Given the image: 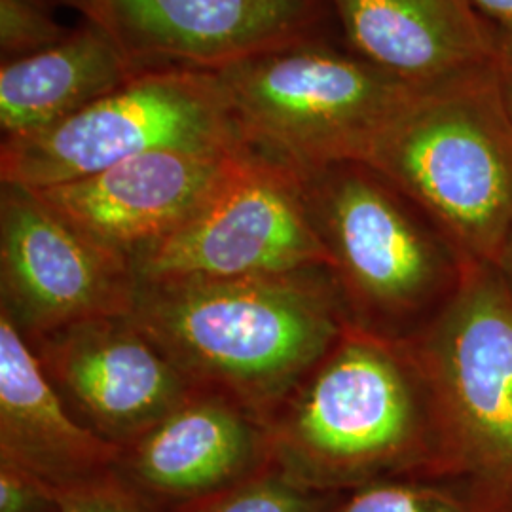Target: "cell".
I'll return each mask as SVG.
<instances>
[{"label":"cell","instance_id":"1","mask_svg":"<svg viewBox=\"0 0 512 512\" xmlns=\"http://www.w3.org/2000/svg\"><path fill=\"white\" fill-rule=\"evenodd\" d=\"M129 317L190 384L266 423L353 321L329 268L137 281Z\"/></svg>","mask_w":512,"mask_h":512},{"label":"cell","instance_id":"2","mask_svg":"<svg viewBox=\"0 0 512 512\" xmlns=\"http://www.w3.org/2000/svg\"><path fill=\"white\" fill-rule=\"evenodd\" d=\"M272 469L323 494L431 475L435 431L404 338L351 321L268 420Z\"/></svg>","mask_w":512,"mask_h":512},{"label":"cell","instance_id":"3","mask_svg":"<svg viewBox=\"0 0 512 512\" xmlns=\"http://www.w3.org/2000/svg\"><path fill=\"white\" fill-rule=\"evenodd\" d=\"M363 164L433 222L459 262L497 264L512 224V116L494 63L418 88Z\"/></svg>","mask_w":512,"mask_h":512},{"label":"cell","instance_id":"4","mask_svg":"<svg viewBox=\"0 0 512 512\" xmlns=\"http://www.w3.org/2000/svg\"><path fill=\"white\" fill-rule=\"evenodd\" d=\"M220 90L245 147L308 173L365 162L378 137L421 86L325 37L296 40L219 71Z\"/></svg>","mask_w":512,"mask_h":512},{"label":"cell","instance_id":"5","mask_svg":"<svg viewBox=\"0 0 512 512\" xmlns=\"http://www.w3.org/2000/svg\"><path fill=\"white\" fill-rule=\"evenodd\" d=\"M404 340L431 408V475L512 495V296L495 266L461 262L452 291Z\"/></svg>","mask_w":512,"mask_h":512},{"label":"cell","instance_id":"6","mask_svg":"<svg viewBox=\"0 0 512 512\" xmlns=\"http://www.w3.org/2000/svg\"><path fill=\"white\" fill-rule=\"evenodd\" d=\"M300 177L311 222L329 251L330 274L353 321L393 336L391 327L452 291L458 255L376 169L342 162Z\"/></svg>","mask_w":512,"mask_h":512},{"label":"cell","instance_id":"7","mask_svg":"<svg viewBox=\"0 0 512 512\" xmlns=\"http://www.w3.org/2000/svg\"><path fill=\"white\" fill-rule=\"evenodd\" d=\"M156 148H247L215 73L145 69L55 126L2 139L0 181L33 190L73 183Z\"/></svg>","mask_w":512,"mask_h":512},{"label":"cell","instance_id":"8","mask_svg":"<svg viewBox=\"0 0 512 512\" xmlns=\"http://www.w3.org/2000/svg\"><path fill=\"white\" fill-rule=\"evenodd\" d=\"M137 281L258 277L329 268L302 177L251 154L219 194L177 232L135 256Z\"/></svg>","mask_w":512,"mask_h":512},{"label":"cell","instance_id":"9","mask_svg":"<svg viewBox=\"0 0 512 512\" xmlns=\"http://www.w3.org/2000/svg\"><path fill=\"white\" fill-rule=\"evenodd\" d=\"M135 287L122 258L78 232L35 190L2 184L0 311L27 342L93 317L129 315Z\"/></svg>","mask_w":512,"mask_h":512},{"label":"cell","instance_id":"10","mask_svg":"<svg viewBox=\"0 0 512 512\" xmlns=\"http://www.w3.org/2000/svg\"><path fill=\"white\" fill-rule=\"evenodd\" d=\"M143 67L219 71L325 37L329 0H61Z\"/></svg>","mask_w":512,"mask_h":512},{"label":"cell","instance_id":"11","mask_svg":"<svg viewBox=\"0 0 512 512\" xmlns=\"http://www.w3.org/2000/svg\"><path fill=\"white\" fill-rule=\"evenodd\" d=\"M251 154L249 148H156L92 177L35 192L78 232L129 266L194 219Z\"/></svg>","mask_w":512,"mask_h":512},{"label":"cell","instance_id":"12","mask_svg":"<svg viewBox=\"0 0 512 512\" xmlns=\"http://www.w3.org/2000/svg\"><path fill=\"white\" fill-rule=\"evenodd\" d=\"M29 344L74 418L120 450L198 389L129 315L86 319Z\"/></svg>","mask_w":512,"mask_h":512},{"label":"cell","instance_id":"13","mask_svg":"<svg viewBox=\"0 0 512 512\" xmlns=\"http://www.w3.org/2000/svg\"><path fill=\"white\" fill-rule=\"evenodd\" d=\"M272 467L268 423L209 389L122 448L114 471L158 512H184Z\"/></svg>","mask_w":512,"mask_h":512},{"label":"cell","instance_id":"14","mask_svg":"<svg viewBox=\"0 0 512 512\" xmlns=\"http://www.w3.org/2000/svg\"><path fill=\"white\" fill-rule=\"evenodd\" d=\"M351 52L412 86L492 65L499 31L473 0H329Z\"/></svg>","mask_w":512,"mask_h":512},{"label":"cell","instance_id":"15","mask_svg":"<svg viewBox=\"0 0 512 512\" xmlns=\"http://www.w3.org/2000/svg\"><path fill=\"white\" fill-rule=\"evenodd\" d=\"M120 454L74 418L31 344L0 311V461L63 492L114 471Z\"/></svg>","mask_w":512,"mask_h":512},{"label":"cell","instance_id":"16","mask_svg":"<svg viewBox=\"0 0 512 512\" xmlns=\"http://www.w3.org/2000/svg\"><path fill=\"white\" fill-rule=\"evenodd\" d=\"M143 71L107 33L84 21L52 48L2 63V139L55 126Z\"/></svg>","mask_w":512,"mask_h":512},{"label":"cell","instance_id":"17","mask_svg":"<svg viewBox=\"0 0 512 512\" xmlns=\"http://www.w3.org/2000/svg\"><path fill=\"white\" fill-rule=\"evenodd\" d=\"M268 469L184 512H329L332 497Z\"/></svg>","mask_w":512,"mask_h":512},{"label":"cell","instance_id":"18","mask_svg":"<svg viewBox=\"0 0 512 512\" xmlns=\"http://www.w3.org/2000/svg\"><path fill=\"white\" fill-rule=\"evenodd\" d=\"M329 512H471L458 495L408 478L376 480L355 490Z\"/></svg>","mask_w":512,"mask_h":512},{"label":"cell","instance_id":"19","mask_svg":"<svg viewBox=\"0 0 512 512\" xmlns=\"http://www.w3.org/2000/svg\"><path fill=\"white\" fill-rule=\"evenodd\" d=\"M69 35L46 6L27 0H0L2 63L48 50Z\"/></svg>","mask_w":512,"mask_h":512},{"label":"cell","instance_id":"20","mask_svg":"<svg viewBox=\"0 0 512 512\" xmlns=\"http://www.w3.org/2000/svg\"><path fill=\"white\" fill-rule=\"evenodd\" d=\"M57 499L59 512H158L116 471L57 492Z\"/></svg>","mask_w":512,"mask_h":512},{"label":"cell","instance_id":"21","mask_svg":"<svg viewBox=\"0 0 512 512\" xmlns=\"http://www.w3.org/2000/svg\"><path fill=\"white\" fill-rule=\"evenodd\" d=\"M0 512H59V499L35 476L0 461Z\"/></svg>","mask_w":512,"mask_h":512},{"label":"cell","instance_id":"22","mask_svg":"<svg viewBox=\"0 0 512 512\" xmlns=\"http://www.w3.org/2000/svg\"><path fill=\"white\" fill-rule=\"evenodd\" d=\"M494 69L499 90L512 116V33H499Z\"/></svg>","mask_w":512,"mask_h":512},{"label":"cell","instance_id":"23","mask_svg":"<svg viewBox=\"0 0 512 512\" xmlns=\"http://www.w3.org/2000/svg\"><path fill=\"white\" fill-rule=\"evenodd\" d=\"M473 4L499 33H512V0H473Z\"/></svg>","mask_w":512,"mask_h":512},{"label":"cell","instance_id":"24","mask_svg":"<svg viewBox=\"0 0 512 512\" xmlns=\"http://www.w3.org/2000/svg\"><path fill=\"white\" fill-rule=\"evenodd\" d=\"M495 270L499 272L501 279L505 281V285H507V289H509V293L512 296V224L511 230L507 234V239H505L501 256H499V260L495 264Z\"/></svg>","mask_w":512,"mask_h":512},{"label":"cell","instance_id":"25","mask_svg":"<svg viewBox=\"0 0 512 512\" xmlns=\"http://www.w3.org/2000/svg\"><path fill=\"white\" fill-rule=\"evenodd\" d=\"M27 2H33V4H40V6H48V0H27Z\"/></svg>","mask_w":512,"mask_h":512}]
</instances>
